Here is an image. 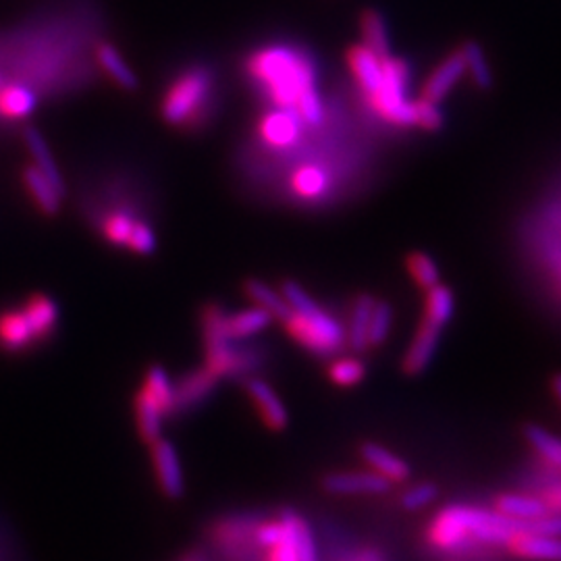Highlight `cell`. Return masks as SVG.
Here are the masks:
<instances>
[{"instance_id": "cell-1", "label": "cell", "mask_w": 561, "mask_h": 561, "mask_svg": "<svg viewBox=\"0 0 561 561\" xmlns=\"http://www.w3.org/2000/svg\"><path fill=\"white\" fill-rule=\"evenodd\" d=\"M535 528L537 520L522 522L495 510L458 503L443 508L431 520L426 528V543L443 553L460 551L472 543L506 547L515 535H533Z\"/></svg>"}, {"instance_id": "cell-2", "label": "cell", "mask_w": 561, "mask_h": 561, "mask_svg": "<svg viewBox=\"0 0 561 561\" xmlns=\"http://www.w3.org/2000/svg\"><path fill=\"white\" fill-rule=\"evenodd\" d=\"M290 304V315L281 320L293 342L317 358H335L345 345V327L315 302L295 281H283L281 290Z\"/></svg>"}, {"instance_id": "cell-3", "label": "cell", "mask_w": 561, "mask_h": 561, "mask_svg": "<svg viewBox=\"0 0 561 561\" xmlns=\"http://www.w3.org/2000/svg\"><path fill=\"white\" fill-rule=\"evenodd\" d=\"M250 72L267 86L270 100L283 109H295L302 92L310 86H317L315 65L283 47L260 50L250 61Z\"/></svg>"}, {"instance_id": "cell-4", "label": "cell", "mask_w": 561, "mask_h": 561, "mask_svg": "<svg viewBox=\"0 0 561 561\" xmlns=\"http://www.w3.org/2000/svg\"><path fill=\"white\" fill-rule=\"evenodd\" d=\"M260 520L263 515L258 513H229L208 528V537L225 560L265 561L267 551H263L254 540V531Z\"/></svg>"}, {"instance_id": "cell-5", "label": "cell", "mask_w": 561, "mask_h": 561, "mask_svg": "<svg viewBox=\"0 0 561 561\" xmlns=\"http://www.w3.org/2000/svg\"><path fill=\"white\" fill-rule=\"evenodd\" d=\"M410 69L406 61L383 59V86L370 98L372 109L395 125H415V102L408 100Z\"/></svg>"}, {"instance_id": "cell-6", "label": "cell", "mask_w": 561, "mask_h": 561, "mask_svg": "<svg viewBox=\"0 0 561 561\" xmlns=\"http://www.w3.org/2000/svg\"><path fill=\"white\" fill-rule=\"evenodd\" d=\"M206 362L219 379H247L263 365V354L254 347H242L225 337H204Z\"/></svg>"}, {"instance_id": "cell-7", "label": "cell", "mask_w": 561, "mask_h": 561, "mask_svg": "<svg viewBox=\"0 0 561 561\" xmlns=\"http://www.w3.org/2000/svg\"><path fill=\"white\" fill-rule=\"evenodd\" d=\"M213 77L206 69H192L181 75L163 100V119L169 125H181L194 115L202 100L208 97Z\"/></svg>"}, {"instance_id": "cell-8", "label": "cell", "mask_w": 561, "mask_h": 561, "mask_svg": "<svg viewBox=\"0 0 561 561\" xmlns=\"http://www.w3.org/2000/svg\"><path fill=\"white\" fill-rule=\"evenodd\" d=\"M320 487L329 495L340 497H362V495H385L391 483L374 470H343L322 476Z\"/></svg>"}, {"instance_id": "cell-9", "label": "cell", "mask_w": 561, "mask_h": 561, "mask_svg": "<svg viewBox=\"0 0 561 561\" xmlns=\"http://www.w3.org/2000/svg\"><path fill=\"white\" fill-rule=\"evenodd\" d=\"M443 329H445V324H441L433 318L422 317L420 324L416 327L415 337H412V342L404 354V360H401V370L408 377H418L433 365L435 354L439 349Z\"/></svg>"}, {"instance_id": "cell-10", "label": "cell", "mask_w": 561, "mask_h": 561, "mask_svg": "<svg viewBox=\"0 0 561 561\" xmlns=\"http://www.w3.org/2000/svg\"><path fill=\"white\" fill-rule=\"evenodd\" d=\"M219 377L208 367L194 368L173 383V416L186 415L204 404L217 387Z\"/></svg>"}, {"instance_id": "cell-11", "label": "cell", "mask_w": 561, "mask_h": 561, "mask_svg": "<svg viewBox=\"0 0 561 561\" xmlns=\"http://www.w3.org/2000/svg\"><path fill=\"white\" fill-rule=\"evenodd\" d=\"M150 456L163 495L169 499H181L186 495V476L175 445L171 441L161 437L150 445Z\"/></svg>"}, {"instance_id": "cell-12", "label": "cell", "mask_w": 561, "mask_h": 561, "mask_svg": "<svg viewBox=\"0 0 561 561\" xmlns=\"http://www.w3.org/2000/svg\"><path fill=\"white\" fill-rule=\"evenodd\" d=\"M245 393L250 397V401L254 404L256 412L260 416V420L265 422V426L270 431H283L290 424V415L285 404L281 401L279 393L272 390V385L267 383L260 377H247L245 379Z\"/></svg>"}, {"instance_id": "cell-13", "label": "cell", "mask_w": 561, "mask_h": 561, "mask_svg": "<svg viewBox=\"0 0 561 561\" xmlns=\"http://www.w3.org/2000/svg\"><path fill=\"white\" fill-rule=\"evenodd\" d=\"M36 331L25 317L24 308L0 313V349L9 354H22L38 345Z\"/></svg>"}, {"instance_id": "cell-14", "label": "cell", "mask_w": 561, "mask_h": 561, "mask_svg": "<svg viewBox=\"0 0 561 561\" xmlns=\"http://www.w3.org/2000/svg\"><path fill=\"white\" fill-rule=\"evenodd\" d=\"M260 133L270 146H293L302 136V117L297 115L295 109L279 106L277 111H270L263 117Z\"/></svg>"}, {"instance_id": "cell-15", "label": "cell", "mask_w": 561, "mask_h": 561, "mask_svg": "<svg viewBox=\"0 0 561 561\" xmlns=\"http://www.w3.org/2000/svg\"><path fill=\"white\" fill-rule=\"evenodd\" d=\"M360 458L365 460V464L374 470L377 474L385 476L391 485H399L406 483L412 474L410 466L406 464L404 458H399L397 454H393L387 447L374 443V441H367L360 445Z\"/></svg>"}, {"instance_id": "cell-16", "label": "cell", "mask_w": 561, "mask_h": 561, "mask_svg": "<svg viewBox=\"0 0 561 561\" xmlns=\"http://www.w3.org/2000/svg\"><path fill=\"white\" fill-rule=\"evenodd\" d=\"M506 549L522 561H561V537L558 535H515Z\"/></svg>"}, {"instance_id": "cell-17", "label": "cell", "mask_w": 561, "mask_h": 561, "mask_svg": "<svg viewBox=\"0 0 561 561\" xmlns=\"http://www.w3.org/2000/svg\"><path fill=\"white\" fill-rule=\"evenodd\" d=\"M24 142L29 156H31V165L49 179L59 194L65 197V192H67L65 179H63V173L59 169L56 161L52 158V152H50L44 136L36 127H25Z\"/></svg>"}, {"instance_id": "cell-18", "label": "cell", "mask_w": 561, "mask_h": 561, "mask_svg": "<svg viewBox=\"0 0 561 561\" xmlns=\"http://www.w3.org/2000/svg\"><path fill=\"white\" fill-rule=\"evenodd\" d=\"M24 313L36 331L38 342H50L59 327V304L47 293H34L25 299Z\"/></svg>"}, {"instance_id": "cell-19", "label": "cell", "mask_w": 561, "mask_h": 561, "mask_svg": "<svg viewBox=\"0 0 561 561\" xmlns=\"http://www.w3.org/2000/svg\"><path fill=\"white\" fill-rule=\"evenodd\" d=\"M464 56L458 50V52L449 54L429 77V81L424 84V90H422V98L439 104L441 100L451 92V88L464 77Z\"/></svg>"}, {"instance_id": "cell-20", "label": "cell", "mask_w": 561, "mask_h": 561, "mask_svg": "<svg viewBox=\"0 0 561 561\" xmlns=\"http://www.w3.org/2000/svg\"><path fill=\"white\" fill-rule=\"evenodd\" d=\"M493 510L503 513L512 520H522V522H531L547 515L549 510L545 506V501L538 497L537 493H503L497 495L493 501Z\"/></svg>"}, {"instance_id": "cell-21", "label": "cell", "mask_w": 561, "mask_h": 561, "mask_svg": "<svg viewBox=\"0 0 561 561\" xmlns=\"http://www.w3.org/2000/svg\"><path fill=\"white\" fill-rule=\"evenodd\" d=\"M349 67L356 75L360 88L367 92L368 97H372L374 92L381 90L383 86V59L377 56L372 50L362 47H354L347 54Z\"/></svg>"}, {"instance_id": "cell-22", "label": "cell", "mask_w": 561, "mask_h": 561, "mask_svg": "<svg viewBox=\"0 0 561 561\" xmlns=\"http://www.w3.org/2000/svg\"><path fill=\"white\" fill-rule=\"evenodd\" d=\"M133 406H136V424H138L140 437L146 441L148 445L161 439L163 437V420L167 418L165 410L161 408V404L142 387L136 393Z\"/></svg>"}, {"instance_id": "cell-23", "label": "cell", "mask_w": 561, "mask_h": 561, "mask_svg": "<svg viewBox=\"0 0 561 561\" xmlns=\"http://www.w3.org/2000/svg\"><path fill=\"white\" fill-rule=\"evenodd\" d=\"M374 297L370 293H360L354 299L349 324L345 329V343L356 352L365 354L368 349V327H370V315L374 308Z\"/></svg>"}, {"instance_id": "cell-24", "label": "cell", "mask_w": 561, "mask_h": 561, "mask_svg": "<svg viewBox=\"0 0 561 561\" xmlns=\"http://www.w3.org/2000/svg\"><path fill=\"white\" fill-rule=\"evenodd\" d=\"M25 190L31 195V200L36 202V206L47 215L54 217L61 213V202L63 195L56 192V188L50 183L49 179L38 171L34 165L24 169Z\"/></svg>"}, {"instance_id": "cell-25", "label": "cell", "mask_w": 561, "mask_h": 561, "mask_svg": "<svg viewBox=\"0 0 561 561\" xmlns=\"http://www.w3.org/2000/svg\"><path fill=\"white\" fill-rule=\"evenodd\" d=\"M38 106V94L24 84H9L0 88V115L9 119H25Z\"/></svg>"}, {"instance_id": "cell-26", "label": "cell", "mask_w": 561, "mask_h": 561, "mask_svg": "<svg viewBox=\"0 0 561 561\" xmlns=\"http://www.w3.org/2000/svg\"><path fill=\"white\" fill-rule=\"evenodd\" d=\"M524 441L531 445V449L535 451V456H538L543 464L549 466L561 476V437L549 433L538 424H526Z\"/></svg>"}, {"instance_id": "cell-27", "label": "cell", "mask_w": 561, "mask_h": 561, "mask_svg": "<svg viewBox=\"0 0 561 561\" xmlns=\"http://www.w3.org/2000/svg\"><path fill=\"white\" fill-rule=\"evenodd\" d=\"M245 295L250 297V302L263 310H267L275 320H283L290 315V304L285 302L283 293L279 290H272L265 281L260 279H247L244 285Z\"/></svg>"}, {"instance_id": "cell-28", "label": "cell", "mask_w": 561, "mask_h": 561, "mask_svg": "<svg viewBox=\"0 0 561 561\" xmlns=\"http://www.w3.org/2000/svg\"><path fill=\"white\" fill-rule=\"evenodd\" d=\"M98 63L100 67L109 74V77L123 88L127 92H133L140 81H138V75L131 72V67L125 63V59L122 56V52L115 49L113 44H102L98 49Z\"/></svg>"}, {"instance_id": "cell-29", "label": "cell", "mask_w": 561, "mask_h": 561, "mask_svg": "<svg viewBox=\"0 0 561 561\" xmlns=\"http://www.w3.org/2000/svg\"><path fill=\"white\" fill-rule=\"evenodd\" d=\"M327 377L333 385L349 390L367 379V365L358 356H335L327 368Z\"/></svg>"}, {"instance_id": "cell-30", "label": "cell", "mask_w": 561, "mask_h": 561, "mask_svg": "<svg viewBox=\"0 0 561 561\" xmlns=\"http://www.w3.org/2000/svg\"><path fill=\"white\" fill-rule=\"evenodd\" d=\"M362 40L365 47L372 50L377 56L387 59L390 56V34H387V24L383 20V15L374 9H368L362 13Z\"/></svg>"}, {"instance_id": "cell-31", "label": "cell", "mask_w": 561, "mask_h": 561, "mask_svg": "<svg viewBox=\"0 0 561 561\" xmlns=\"http://www.w3.org/2000/svg\"><path fill=\"white\" fill-rule=\"evenodd\" d=\"M454 315H456V295L447 285L439 283V285L426 290L422 317L433 318L447 327Z\"/></svg>"}, {"instance_id": "cell-32", "label": "cell", "mask_w": 561, "mask_h": 561, "mask_svg": "<svg viewBox=\"0 0 561 561\" xmlns=\"http://www.w3.org/2000/svg\"><path fill=\"white\" fill-rule=\"evenodd\" d=\"M460 52L464 56L466 74H470L474 86L481 90H488L493 86V72L485 56V50L481 49L474 40H468Z\"/></svg>"}, {"instance_id": "cell-33", "label": "cell", "mask_w": 561, "mask_h": 561, "mask_svg": "<svg viewBox=\"0 0 561 561\" xmlns=\"http://www.w3.org/2000/svg\"><path fill=\"white\" fill-rule=\"evenodd\" d=\"M408 272L420 290H431L441 283V270L437 263L424 254V252H412L406 260Z\"/></svg>"}, {"instance_id": "cell-34", "label": "cell", "mask_w": 561, "mask_h": 561, "mask_svg": "<svg viewBox=\"0 0 561 561\" xmlns=\"http://www.w3.org/2000/svg\"><path fill=\"white\" fill-rule=\"evenodd\" d=\"M142 387L161 404L165 415L173 416V381L165 368L158 365L148 368Z\"/></svg>"}, {"instance_id": "cell-35", "label": "cell", "mask_w": 561, "mask_h": 561, "mask_svg": "<svg viewBox=\"0 0 561 561\" xmlns=\"http://www.w3.org/2000/svg\"><path fill=\"white\" fill-rule=\"evenodd\" d=\"M391 327H393V308L390 302L377 299L370 315V327H368V349H379L381 345H385L390 340Z\"/></svg>"}, {"instance_id": "cell-36", "label": "cell", "mask_w": 561, "mask_h": 561, "mask_svg": "<svg viewBox=\"0 0 561 561\" xmlns=\"http://www.w3.org/2000/svg\"><path fill=\"white\" fill-rule=\"evenodd\" d=\"M439 497V487L435 483H416L412 487L406 488L401 495H399V506L408 512H420L429 506H433Z\"/></svg>"}, {"instance_id": "cell-37", "label": "cell", "mask_w": 561, "mask_h": 561, "mask_svg": "<svg viewBox=\"0 0 561 561\" xmlns=\"http://www.w3.org/2000/svg\"><path fill=\"white\" fill-rule=\"evenodd\" d=\"M293 190L304 197H317L329 186L327 173L318 167H304L293 175Z\"/></svg>"}, {"instance_id": "cell-38", "label": "cell", "mask_w": 561, "mask_h": 561, "mask_svg": "<svg viewBox=\"0 0 561 561\" xmlns=\"http://www.w3.org/2000/svg\"><path fill=\"white\" fill-rule=\"evenodd\" d=\"M295 111L297 115L302 117V122L308 123V125H320L324 119V109H322V100L318 94L317 86H310L302 92V97L297 98V104H295Z\"/></svg>"}, {"instance_id": "cell-39", "label": "cell", "mask_w": 561, "mask_h": 561, "mask_svg": "<svg viewBox=\"0 0 561 561\" xmlns=\"http://www.w3.org/2000/svg\"><path fill=\"white\" fill-rule=\"evenodd\" d=\"M293 531L297 540L299 561H318L317 540L313 535V528L297 512L293 513Z\"/></svg>"}, {"instance_id": "cell-40", "label": "cell", "mask_w": 561, "mask_h": 561, "mask_svg": "<svg viewBox=\"0 0 561 561\" xmlns=\"http://www.w3.org/2000/svg\"><path fill=\"white\" fill-rule=\"evenodd\" d=\"M133 225H136V220L131 219L129 215L115 213V215L106 217L102 231H104V238H106L111 244L125 245V247H127L129 235H131V231H133Z\"/></svg>"}, {"instance_id": "cell-41", "label": "cell", "mask_w": 561, "mask_h": 561, "mask_svg": "<svg viewBox=\"0 0 561 561\" xmlns=\"http://www.w3.org/2000/svg\"><path fill=\"white\" fill-rule=\"evenodd\" d=\"M415 125L426 131H439L445 125V117L441 113L437 102H431L426 98L415 102Z\"/></svg>"}, {"instance_id": "cell-42", "label": "cell", "mask_w": 561, "mask_h": 561, "mask_svg": "<svg viewBox=\"0 0 561 561\" xmlns=\"http://www.w3.org/2000/svg\"><path fill=\"white\" fill-rule=\"evenodd\" d=\"M127 247L136 254H142V256H150L154 250H156V233L148 227L146 222L142 220H136L133 225V231L129 235V242Z\"/></svg>"}, {"instance_id": "cell-43", "label": "cell", "mask_w": 561, "mask_h": 561, "mask_svg": "<svg viewBox=\"0 0 561 561\" xmlns=\"http://www.w3.org/2000/svg\"><path fill=\"white\" fill-rule=\"evenodd\" d=\"M538 497L545 501L549 513H561V479L560 481H553L551 485L535 490Z\"/></svg>"}, {"instance_id": "cell-44", "label": "cell", "mask_w": 561, "mask_h": 561, "mask_svg": "<svg viewBox=\"0 0 561 561\" xmlns=\"http://www.w3.org/2000/svg\"><path fill=\"white\" fill-rule=\"evenodd\" d=\"M549 387H551V393H553V397L558 399V404H560L561 408V372H556V374L551 377Z\"/></svg>"}, {"instance_id": "cell-45", "label": "cell", "mask_w": 561, "mask_h": 561, "mask_svg": "<svg viewBox=\"0 0 561 561\" xmlns=\"http://www.w3.org/2000/svg\"><path fill=\"white\" fill-rule=\"evenodd\" d=\"M179 561H208L206 558V553L204 551H200V549H194V551H190V553H186L183 558Z\"/></svg>"}]
</instances>
